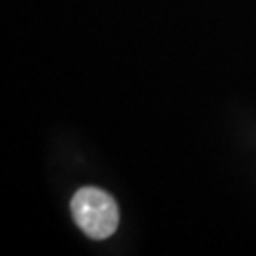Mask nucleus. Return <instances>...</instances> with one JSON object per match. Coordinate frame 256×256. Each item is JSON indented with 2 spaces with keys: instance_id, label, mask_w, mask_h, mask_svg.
I'll list each match as a JSON object with an SVG mask.
<instances>
[{
  "instance_id": "1",
  "label": "nucleus",
  "mask_w": 256,
  "mask_h": 256,
  "mask_svg": "<svg viewBox=\"0 0 256 256\" xmlns=\"http://www.w3.org/2000/svg\"><path fill=\"white\" fill-rule=\"evenodd\" d=\"M70 209L78 228L92 239H106L118 228V205L99 188H80L74 194Z\"/></svg>"
}]
</instances>
